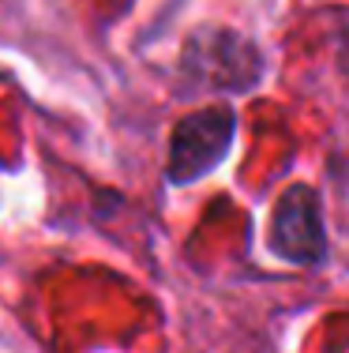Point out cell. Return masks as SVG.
<instances>
[{"label":"cell","mask_w":349,"mask_h":353,"mask_svg":"<svg viewBox=\"0 0 349 353\" xmlns=\"http://www.w3.org/2000/svg\"><path fill=\"white\" fill-rule=\"evenodd\" d=\"M184 75L207 90H248L260 79L263 64L252 41H244L233 30L203 27L184 46Z\"/></svg>","instance_id":"obj_1"},{"label":"cell","mask_w":349,"mask_h":353,"mask_svg":"<svg viewBox=\"0 0 349 353\" xmlns=\"http://www.w3.org/2000/svg\"><path fill=\"white\" fill-rule=\"evenodd\" d=\"M237 117L233 109H199V113L177 121L169 136V181L173 184H192L207 176L222 158L229 154Z\"/></svg>","instance_id":"obj_2"},{"label":"cell","mask_w":349,"mask_h":353,"mask_svg":"<svg viewBox=\"0 0 349 353\" xmlns=\"http://www.w3.org/2000/svg\"><path fill=\"white\" fill-rule=\"evenodd\" d=\"M271 248L282 259L301 267H315L327 256V237H323V214L319 199L308 184H293L278 196L271 218Z\"/></svg>","instance_id":"obj_3"}]
</instances>
